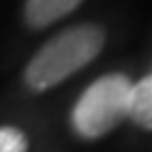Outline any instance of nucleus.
Here are the masks:
<instances>
[{
	"label": "nucleus",
	"instance_id": "1",
	"mask_svg": "<svg viewBox=\"0 0 152 152\" xmlns=\"http://www.w3.org/2000/svg\"><path fill=\"white\" fill-rule=\"evenodd\" d=\"M104 47V32L93 23H80L53 36L34 53L23 80L34 93H45L87 68Z\"/></svg>",
	"mask_w": 152,
	"mask_h": 152
},
{
	"label": "nucleus",
	"instance_id": "2",
	"mask_svg": "<svg viewBox=\"0 0 152 152\" xmlns=\"http://www.w3.org/2000/svg\"><path fill=\"white\" fill-rule=\"evenodd\" d=\"M131 80L125 74L112 72L95 78L74 102L70 127L80 140H99L114 131L127 118Z\"/></svg>",
	"mask_w": 152,
	"mask_h": 152
},
{
	"label": "nucleus",
	"instance_id": "3",
	"mask_svg": "<svg viewBox=\"0 0 152 152\" xmlns=\"http://www.w3.org/2000/svg\"><path fill=\"white\" fill-rule=\"evenodd\" d=\"M83 0H26L23 17L32 28H47L70 15Z\"/></svg>",
	"mask_w": 152,
	"mask_h": 152
},
{
	"label": "nucleus",
	"instance_id": "4",
	"mask_svg": "<svg viewBox=\"0 0 152 152\" xmlns=\"http://www.w3.org/2000/svg\"><path fill=\"white\" fill-rule=\"evenodd\" d=\"M127 118L146 131H152V74L131 85Z\"/></svg>",
	"mask_w": 152,
	"mask_h": 152
},
{
	"label": "nucleus",
	"instance_id": "5",
	"mask_svg": "<svg viewBox=\"0 0 152 152\" xmlns=\"http://www.w3.org/2000/svg\"><path fill=\"white\" fill-rule=\"evenodd\" d=\"M28 135L13 125H0V152H28Z\"/></svg>",
	"mask_w": 152,
	"mask_h": 152
}]
</instances>
